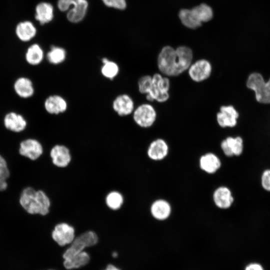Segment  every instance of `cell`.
<instances>
[{"label":"cell","mask_w":270,"mask_h":270,"mask_svg":"<svg viewBox=\"0 0 270 270\" xmlns=\"http://www.w3.org/2000/svg\"><path fill=\"white\" fill-rule=\"evenodd\" d=\"M16 34L18 38L22 42L31 40L36 34V29L30 21H24L16 26Z\"/></svg>","instance_id":"603a6c76"},{"label":"cell","mask_w":270,"mask_h":270,"mask_svg":"<svg viewBox=\"0 0 270 270\" xmlns=\"http://www.w3.org/2000/svg\"><path fill=\"white\" fill-rule=\"evenodd\" d=\"M20 154L30 160L38 158L44 152V148L41 142L36 139L28 138L22 140L18 149Z\"/></svg>","instance_id":"8fae6325"},{"label":"cell","mask_w":270,"mask_h":270,"mask_svg":"<svg viewBox=\"0 0 270 270\" xmlns=\"http://www.w3.org/2000/svg\"><path fill=\"white\" fill-rule=\"evenodd\" d=\"M112 256H115V257L116 256H117V253L116 252H114V253L112 254Z\"/></svg>","instance_id":"8d00e7d4"},{"label":"cell","mask_w":270,"mask_h":270,"mask_svg":"<svg viewBox=\"0 0 270 270\" xmlns=\"http://www.w3.org/2000/svg\"><path fill=\"white\" fill-rule=\"evenodd\" d=\"M124 200V197L121 192L118 190H112L106 195L104 202L109 209L117 210L121 208Z\"/></svg>","instance_id":"83f0119b"},{"label":"cell","mask_w":270,"mask_h":270,"mask_svg":"<svg viewBox=\"0 0 270 270\" xmlns=\"http://www.w3.org/2000/svg\"><path fill=\"white\" fill-rule=\"evenodd\" d=\"M98 237L96 233L92 230H86L74 238L70 246L63 254L64 259L84 251L88 247L97 244Z\"/></svg>","instance_id":"277c9868"},{"label":"cell","mask_w":270,"mask_h":270,"mask_svg":"<svg viewBox=\"0 0 270 270\" xmlns=\"http://www.w3.org/2000/svg\"></svg>","instance_id":"74e56055"},{"label":"cell","mask_w":270,"mask_h":270,"mask_svg":"<svg viewBox=\"0 0 270 270\" xmlns=\"http://www.w3.org/2000/svg\"><path fill=\"white\" fill-rule=\"evenodd\" d=\"M196 18L200 23L210 20L213 16L212 8L206 4H202L191 9Z\"/></svg>","instance_id":"f1b7e54d"},{"label":"cell","mask_w":270,"mask_h":270,"mask_svg":"<svg viewBox=\"0 0 270 270\" xmlns=\"http://www.w3.org/2000/svg\"><path fill=\"white\" fill-rule=\"evenodd\" d=\"M50 156L53 164L60 168L67 167L72 160L70 149L62 144H54L50 150Z\"/></svg>","instance_id":"30bf717a"},{"label":"cell","mask_w":270,"mask_h":270,"mask_svg":"<svg viewBox=\"0 0 270 270\" xmlns=\"http://www.w3.org/2000/svg\"><path fill=\"white\" fill-rule=\"evenodd\" d=\"M53 18L54 8L50 4L42 2L36 6L35 18L41 24L50 22Z\"/></svg>","instance_id":"cb8c5ba5"},{"label":"cell","mask_w":270,"mask_h":270,"mask_svg":"<svg viewBox=\"0 0 270 270\" xmlns=\"http://www.w3.org/2000/svg\"><path fill=\"white\" fill-rule=\"evenodd\" d=\"M3 124L7 130L16 133L24 131L28 126L26 118L22 114L14 111L9 112L4 115Z\"/></svg>","instance_id":"4fadbf2b"},{"label":"cell","mask_w":270,"mask_h":270,"mask_svg":"<svg viewBox=\"0 0 270 270\" xmlns=\"http://www.w3.org/2000/svg\"><path fill=\"white\" fill-rule=\"evenodd\" d=\"M168 150L167 142L163 139L157 138L150 144L146 154L150 160L158 161L164 160L168 156Z\"/></svg>","instance_id":"e0dca14e"},{"label":"cell","mask_w":270,"mask_h":270,"mask_svg":"<svg viewBox=\"0 0 270 270\" xmlns=\"http://www.w3.org/2000/svg\"><path fill=\"white\" fill-rule=\"evenodd\" d=\"M114 111L120 116L132 114L134 108V102L132 98L126 94L117 96L112 102Z\"/></svg>","instance_id":"5bb4252c"},{"label":"cell","mask_w":270,"mask_h":270,"mask_svg":"<svg viewBox=\"0 0 270 270\" xmlns=\"http://www.w3.org/2000/svg\"><path fill=\"white\" fill-rule=\"evenodd\" d=\"M152 83V76L144 75L141 76L138 82V88L140 93L146 95L150 89Z\"/></svg>","instance_id":"4dcf8cb0"},{"label":"cell","mask_w":270,"mask_h":270,"mask_svg":"<svg viewBox=\"0 0 270 270\" xmlns=\"http://www.w3.org/2000/svg\"><path fill=\"white\" fill-rule=\"evenodd\" d=\"M89 260V255L87 252L83 251L64 259V265L68 270L77 268L86 264Z\"/></svg>","instance_id":"484cf974"},{"label":"cell","mask_w":270,"mask_h":270,"mask_svg":"<svg viewBox=\"0 0 270 270\" xmlns=\"http://www.w3.org/2000/svg\"><path fill=\"white\" fill-rule=\"evenodd\" d=\"M105 270H120L112 264H108Z\"/></svg>","instance_id":"d590c367"},{"label":"cell","mask_w":270,"mask_h":270,"mask_svg":"<svg viewBox=\"0 0 270 270\" xmlns=\"http://www.w3.org/2000/svg\"><path fill=\"white\" fill-rule=\"evenodd\" d=\"M152 216L156 220H164L168 219L172 212L170 203L162 199L154 200L150 206Z\"/></svg>","instance_id":"ffe728a7"},{"label":"cell","mask_w":270,"mask_h":270,"mask_svg":"<svg viewBox=\"0 0 270 270\" xmlns=\"http://www.w3.org/2000/svg\"><path fill=\"white\" fill-rule=\"evenodd\" d=\"M134 122L142 128L151 127L155 122L157 113L150 104L144 103L136 108L132 114Z\"/></svg>","instance_id":"52a82bcc"},{"label":"cell","mask_w":270,"mask_h":270,"mask_svg":"<svg viewBox=\"0 0 270 270\" xmlns=\"http://www.w3.org/2000/svg\"><path fill=\"white\" fill-rule=\"evenodd\" d=\"M262 185L267 191H270V170H264L262 176Z\"/></svg>","instance_id":"836d02e7"},{"label":"cell","mask_w":270,"mask_h":270,"mask_svg":"<svg viewBox=\"0 0 270 270\" xmlns=\"http://www.w3.org/2000/svg\"><path fill=\"white\" fill-rule=\"evenodd\" d=\"M45 56L46 60L50 64L57 66L64 62L66 58V53L64 48L52 46Z\"/></svg>","instance_id":"d4e9b609"},{"label":"cell","mask_w":270,"mask_h":270,"mask_svg":"<svg viewBox=\"0 0 270 270\" xmlns=\"http://www.w3.org/2000/svg\"><path fill=\"white\" fill-rule=\"evenodd\" d=\"M102 65L100 68V73L105 78L112 80L120 72V67L117 63L106 58L102 59Z\"/></svg>","instance_id":"4316f807"},{"label":"cell","mask_w":270,"mask_h":270,"mask_svg":"<svg viewBox=\"0 0 270 270\" xmlns=\"http://www.w3.org/2000/svg\"><path fill=\"white\" fill-rule=\"evenodd\" d=\"M220 147L226 156H238L243 151V140L240 136H228L222 140Z\"/></svg>","instance_id":"ac0fdd59"},{"label":"cell","mask_w":270,"mask_h":270,"mask_svg":"<svg viewBox=\"0 0 270 270\" xmlns=\"http://www.w3.org/2000/svg\"><path fill=\"white\" fill-rule=\"evenodd\" d=\"M188 70V76L192 80L200 82L207 80L210 76L212 66L208 60L200 59L192 63Z\"/></svg>","instance_id":"9c48e42d"},{"label":"cell","mask_w":270,"mask_h":270,"mask_svg":"<svg viewBox=\"0 0 270 270\" xmlns=\"http://www.w3.org/2000/svg\"><path fill=\"white\" fill-rule=\"evenodd\" d=\"M45 112L50 116L64 113L68 108V102L62 96L56 94L48 95L44 101Z\"/></svg>","instance_id":"7c38bea8"},{"label":"cell","mask_w":270,"mask_h":270,"mask_svg":"<svg viewBox=\"0 0 270 270\" xmlns=\"http://www.w3.org/2000/svg\"><path fill=\"white\" fill-rule=\"evenodd\" d=\"M52 240L59 246L70 244L76 238V230L70 224L61 222L56 224L51 232Z\"/></svg>","instance_id":"ba28073f"},{"label":"cell","mask_w":270,"mask_h":270,"mask_svg":"<svg viewBox=\"0 0 270 270\" xmlns=\"http://www.w3.org/2000/svg\"><path fill=\"white\" fill-rule=\"evenodd\" d=\"M200 168L208 174L216 172L221 166V161L214 154L208 152L201 156L199 160Z\"/></svg>","instance_id":"7402d4cb"},{"label":"cell","mask_w":270,"mask_h":270,"mask_svg":"<svg viewBox=\"0 0 270 270\" xmlns=\"http://www.w3.org/2000/svg\"><path fill=\"white\" fill-rule=\"evenodd\" d=\"M13 88L15 94L23 99L32 97L35 92L32 81L29 78L24 76H20L14 80Z\"/></svg>","instance_id":"2e32d148"},{"label":"cell","mask_w":270,"mask_h":270,"mask_svg":"<svg viewBox=\"0 0 270 270\" xmlns=\"http://www.w3.org/2000/svg\"><path fill=\"white\" fill-rule=\"evenodd\" d=\"M70 6H72V8L67 13L68 20L74 23L80 22L86 14L88 7L87 0H58V6L60 10L66 11Z\"/></svg>","instance_id":"5b68a950"},{"label":"cell","mask_w":270,"mask_h":270,"mask_svg":"<svg viewBox=\"0 0 270 270\" xmlns=\"http://www.w3.org/2000/svg\"><path fill=\"white\" fill-rule=\"evenodd\" d=\"M20 203L28 213L42 216L48 213L51 204L49 197L44 192L30 186L22 190Z\"/></svg>","instance_id":"6da1fadb"},{"label":"cell","mask_w":270,"mask_h":270,"mask_svg":"<svg viewBox=\"0 0 270 270\" xmlns=\"http://www.w3.org/2000/svg\"><path fill=\"white\" fill-rule=\"evenodd\" d=\"M10 176V170L5 158L0 154V180H7Z\"/></svg>","instance_id":"1f68e13d"},{"label":"cell","mask_w":270,"mask_h":270,"mask_svg":"<svg viewBox=\"0 0 270 270\" xmlns=\"http://www.w3.org/2000/svg\"><path fill=\"white\" fill-rule=\"evenodd\" d=\"M157 66L161 74L166 76H178L182 73L176 49L169 46L162 48L160 52Z\"/></svg>","instance_id":"7a4b0ae2"},{"label":"cell","mask_w":270,"mask_h":270,"mask_svg":"<svg viewBox=\"0 0 270 270\" xmlns=\"http://www.w3.org/2000/svg\"><path fill=\"white\" fill-rule=\"evenodd\" d=\"M179 18L182 24L190 28H196L201 26L193 14L191 10L182 9L179 12Z\"/></svg>","instance_id":"f546056e"},{"label":"cell","mask_w":270,"mask_h":270,"mask_svg":"<svg viewBox=\"0 0 270 270\" xmlns=\"http://www.w3.org/2000/svg\"><path fill=\"white\" fill-rule=\"evenodd\" d=\"M246 86L254 92L258 102L270 103V78L266 82L260 74L254 72L248 76Z\"/></svg>","instance_id":"8992f818"},{"label":"cell","mask_w":270,"mask_h":270,"mask_svg":"<svg viewBox=\"0 0 270 270\" xmlns=\"http://www.w3.org/2000/svg\"><path fill=\"white\" fill-rule=\"evenodd\" d=\"M102 1L106 6L119 10H124L126 6V0H102Z\"/></svg>","instance_id":"d6a6232c"},{"label":"cell","mask_w":270,"mask_h":270,"mask_svg":"<svg viewBox=\"0 0 270 270\" xmlns=\"http://www.w3.org/2000/svg\"><path fill=\"white\" fill-rule=\"evenodd\" d=\"M44 57L42 48L37 43L30 45L24 52L26 62L32 66H38L42 64L44 61Z\"/></svg>","instance_id":"44dd1931"},{"label":"cell","mask_w":270,"mask_h":270,"mask_svg":"<svg viewBox=\"0 0 270 270\" xmlns=\"http://www.w3.org/2000/svg\"><path fill=\"white\" fill-rule=\"evenodd\" d=\"M212 198L214 204L221 209L228 208L234 200L230 190L224 186H220L216 189L213 193Z\"/></svg>","instance_id":"d6986e66"},{"label":"cell","mask_w":270,"mask_h":270,"mask_svg":"<svg viewBox=\"0 0 270 270\" xmlns=\"http://www.w3.org/2000/svg\"><path fill=\"white\" fill-rule=\"evenodd\" d=\"M170 82L168 78L156 73L152 76V83L149 92L146 95L148 102H164L170 98Z\"/></svg>","instance_id":"3957f363"},{"label":"cell","mask_w":270,"mask_h":270,"mask_svg":"<svg viewBox=\"0 0 270 270\" xmlns=\"http://www.w3.org/2000/svg\"><path fill=\"white\" fill-rule=\"evenodd\" d=\"M244 270H265V269L259 262H250L244 266Z\"/></svg>","instance_id":"e575fe53"},{"label":"cell","mask_w":270,"mask_h":270,"mask_svg":"<svg viewBox=\"0 0 270 270\" xmlns=\"http://www.w3.org/2000/svg\"><path fill=\"white\" fill-rule=\"evenodd\" d=\"M238 117V112L231 105L221 106L216 116L218 124L222 128L235 126Z\"/></svg>","instance_id":"9a60e30c"}]
</instances>
